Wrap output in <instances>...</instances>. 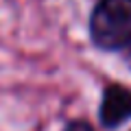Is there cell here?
<instances>
[{"label": "cell", "instance_id": "cell-1", "mask_svg": "<svg viewBox=\"0 0 131 131\" xmlns=\"http://www.w3.org/2000/svg\"><path fill=\"white\" fill-rule=\"evenodd\" d=\"M96 46L120 50L131 44V0H101L90 20Z\"/></svg>", "mask_w": 131, "mask_h": 131}, {"label": "cell", "instance_id": "cell-2", "mask_svg": "<svg viewBox=\"0 0 131 131\" xmlns=\"http://www.w3.org/2000/svg\"><path fill=\"white\" fill-rule=\"evenodd\" d=\"M131 118V90L112 85L101 103V122L105 127H116Z\"/></svg>", "mask_w": 131, "mask_h": 131}, {"label": "cell", "instance_id": "cell-3", "mask_svg": "<svg viewBox=\"0 0 131 131\" xmlns=\"http://www.w3.org/2000/svg\"><path fill=\"white\" fill-rule=\"evenodd\" d=\"M66 131H94V129L88 125V122L77 120V122H72V125H68V129H66Z\"/></svg>", "mask_w": 131, "mask_h": 131}]
</instances>
